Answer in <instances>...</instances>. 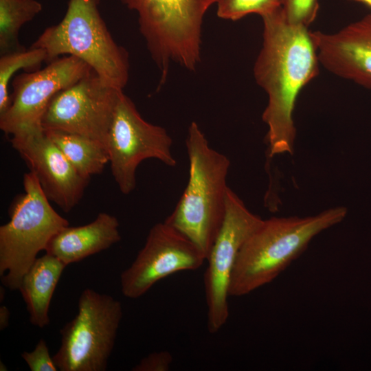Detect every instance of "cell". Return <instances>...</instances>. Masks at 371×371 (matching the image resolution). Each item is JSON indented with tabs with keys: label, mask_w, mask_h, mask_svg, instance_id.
Segmentation results:
<instances>
[{
	"label": "cell",
	"mask_w": 371,
	"mask_h": 371,
	"mask_svg": "<svg viewBox=\"0 0 371 371\" xmlns=\"http://www.w3.org/2000/svg\"><path fill=\"white\" fill-rule=\"evenodd\" d=\"M262 19V44L254 74L268 97L262 118L268 127L269 154H293L297 98L319 74V63L308 27L289 23L281 7Z\"/></svg>",
	"instance_id": "1"
},
{
	"label": "cell",
	"mask_w": 371,
	"mask_h": 371,
	"mask_svg": "<svg viewBox=\"0 0 371 371\" xmlns=\"http://www.w3.org/2000/svg\"><path fill=\"white\" fill-rule=\"evenodd\" d=\"M344 207L306 217L264 220L241 247L231 276L229 296L240 297L273 281L317 234L342 221Z\"/></svg>",
	"instance_id": "2"
},
{
	"label": "cell",
	"mask_w": 371,
	"mask_h": 371,
	"mask_svg": "<svg viewBox=\"0 0 371 371\" xmlns=\"http://www.w3.org/2000/svg\"><path fill=\"white\" fill-rule=\"evenodd\" d=\"M186 146L189 159L188 184L164 222L191 240L207 259L225 216L230 161L210 147L195 122L188 127Z\"/></svg>",
	"instance_id": "3"
},
{
	"label": "cell",
	"mask_w": 371,
	"mask_h": 371,
	"mask_svg": "<svg viewBox=\"0 0 371 371\" xmlns=\"http://www.w3.org/2000/svg\"><path fill=\"white\" fill-rule=\"evenodd\" d=\"M100 0H68L58 24L47 27L30 47L42 48L49 63L74 56L87 63L106 84L122 89L129 77L127 52L112 37L99 11Z\"/></svg>",
	"instance_id": "4"
},
{
	"label": "cell",
	"mask_w": 371,
	"mask_h": 371,
	"mask_svg": "<svg viewBox=\"0 0 371 371\" xmlns=\"http://www.w3.org/2000/svg\"><path fill=\"white\" fill-rule=\"evenodd\" d=\"M137 14L139 30L166 79L172 62L194 71L201 60L204 16L216 0H121Z\"/></svg>",
	"instance_id": "5"
},
{
	"label": "cell",
	"mask_w": 371,
	"mask_h": 371,
	"mask_svg": "<svg viewBox=\"0 0 371 371\" xmlns=\"http://www.w3.org/2000/svg\"><path fill=\"white\" fill-rule=\"evenodd\" d=\"M25 192L15 201L10 220L0 227V276L3 285L19 290L37 254L69 222L52 207L36 175L23 176Z\"/></svg>",
	"instance_id": "6"
},
{
	"label": "cell",
	"mask_w": 371,
	"mask_h": 371,
	"mask_svg": "<svg viewBox=\"0 0 371 371\" xmlns=\"http://www.w3.org/2000/svg\"><path fill=\"white\" fill-rule=\"evenodd\" d=\"M78 313L60 329L61 344L52 357L60 371H104L122 318L113 297L86 289Z\"/></svg>",
	"instance_id": "7"
},
{
	"label": "cell",
	"mask_w": 371,
	"mask_h": 371,
	"mask_svg": "<svg viewBox=\"0 0 371 371\" xmlns=\"http://www.w3.org/2000/svg\"><path fill=\"white\" fill-rule=\"evenodd\" d=\"M172 144L166 130L146 121L122 91L106 143L111 173L121 192L128 194L135 188L136 170L145 159H155L168 166H175Z\"/></svg>",
	"instance_id": "8"
},
{
	"label": "cell",
	"mask_w": 371,
	"mask_h": 371,
	"mask_svg": "<svg viewBox=\"0 0 371 371\" xmlns=\"http://www.w3.org/2000/svg\"><path fill=\"white\" fill-rule=\"evenodd\" d=\"M263 221L230 188H227L224 219L207 257L204 273L207 326L211 333H217L228 319L229 284L238 253Z\"/></svg>",
	"instance_id": "9"
},
{
	"label": "cell",
	"mask_w": 371,
	"mask_h": 371,
	"mask_svg": "<svg viewBox=\"0 0 371 371\" xmlns=\"http://www.w3.org/2000/svg\"><path fill=\"white\" fill-rule=\"evenodd\" d=\"M122 91L104 82L93 70L54 96L42 117V127L86 136L106 146Z\"/></svg>",
	"instance_id": "10"
},
{
	"label": "cell",
	"mask_w": 371,
	"mask_h": 371,
	"mask_svg": "<svg viewBox=\"0 0 371 371\" xmlns=\"http://www.w3.org/2000/svg\"><path fill=\"white\" fill-rule=\"evenodd\" d=\"M93 69L74 56L58 58L42 69L17 75L5 112L0 115V128L5 134L43 129L44 113L54 96L89 74Z\"/></svg>",
	"instance_id": "11"
},
{
	"label": "cell",
	"mask_w": 371,
	"mask_h": 371,
	"mask_svg": "<svg viewBox=\"0 0 371 371\" xmlns=\"http://www.w3.org/2000/svg\"><path fill=\"white\" fill-rule=\"evenodd\" d=\"M205 260L188 238L165 222L156 223L135 260L121 274L122 294L138 298L161 279L179 271L196 270Z\"/></svg>",
	"instance_id": "12"
},
{
	"label": "cell",
	"mask_w": 371,
	"mask_h": 371,
	"mask_svg": "<svg viewBox=\"0 0 371 371\" xmlns=\"http://www.w3.org/2000/svg\"><path fill=\"white\" fill-rule=\"evenodd\" d=\"M11 143L37 177L47 199L69 212L82 197L89 180L77 172L44 129L14 134Z\"/></svg>",
	"instance_id": "13"
},
{
	"label": "cell",
	"mask_w": 371,
	"mask_h": 371,
	"mask_svg": "<svg viewBox=\"0 0 371 371\" xmlns=\"http://www.w3.org/2000/svg\"><path fill=\"white\" fill-rule=\"evenodd\" d=\"M319 64L371 89V13L335 33L311 32Z\"/></svg>",
	"instance_id": "14"
},
{
	"label": "cell",
	"mask_w": 371,
	"mask_h": 371,
	"mask_svg": "<svg viewBox=\"0 0 371 371\" xmlns=\"http://www.w3.org/2000/svg\"><path fill=\"white\" fill-rule=\"evenodd\" d=\"M117 218L100 212L91 223L63 228L49 242L45 251L66 265L109 249L121 239Z\"/></svg>",
	"instance_id": "15"
},
{
	"label": "cell",
	"mask_w": 371,
	"mask_h": 371,
	"mask_svg": "<svg viewBox=\"0 0 371 371\" xmlns=\"http://www.w3.org/2000/svg\"><path fill=\"white\" fill-rule=\"evenodd\" d=\"M66 266L56 257L46 253L36 259L23 277L19 290L32 325L44 328L49 324L50 302Z\"/></svg>",
	"instance_id": "16"
},
{
	"label": "cell",
	"mask_w": 371,
	"mask_h": 371,
	"mask_svg": "<svg viewBox=\"0 0 371 371\" xmlns=\"http://www.w3.org/2000/svg\"><path fill=\"white\" fill-rule=\"evenodd\" d=\"M44 131L77 172L88 180L101 173L109 162L106 146L100 142L62 131Z\"/></svg>",
	"instance_id": "17"
},
{
	"label": "cell",
	"mask_w": 371,
	"mask_h": 371,
	"mask_svg": "<svg viewBox=\"0 0 371 371\" xmlns=\"http://www.w3.org/2000/svg\"><path fill=\"white\" fill-rule=\"evenodd\" d=\"M42 10L36 0H0L1 55L25 49L19 41V30Z\"/></svg>",
	"instance_id": "18"
},
{
	"label": "cell",
	"mask_w": 371,
	"mask_h": 371,
	"mask_svg": "<svg viewBox=\"0 0 371 371\" xmlns=\"http://www.w3.org/2000/svg\"><path fill=\"white\" fill-rule=\"evenodd\" d=\"M46 52L42 48H32L1 55L0 57V115L10 103L8 85L13 74L19 69H38L43 62H47Z\"/></svg>",
	"instance_id": "19"
},
{
	"label": "cell",
	"mask_w": 371,
	"mask_h": 371,
	"mask_svg": "<svg viewBox=\"0 0 371 371\" xmlns=\"http://www.w3.org/2000/svg\"><path fill=\"white\" fill-rule=\"evenodd\" d=\"M219 18L233 21L250 14L261 17L281 7L280 0H216Z\"/></svg>",
	"instance_id": "20"
},
{
	"label": "cell",
	"mask_w": 371,
	"mask_h": 371,
	"mask_svg": "<svg viewBox=\"0 0 371 371\" xmlns=\"http://www.w3.org/2000/svg\"><path fill=\"white\" fill-rule=\"evenodd\" d=\"M287 21L308 27L317 17L319 5L317 0H280Z\"/></svg>",
	"instance_id": "21"
},
{
	"label": "cell",
	"mask_w": 371,
	"mask_h": 371,
	"mask_svg": "<svg viewBox=\"0 0 371 371\" xmlns=\"http://www.w3.org/2000/svg\"><path fill=\"white\" fill-rule=\"evenodd\" d=\"M21 357L32 371H57L53 357L50 356L48 346L43 339H41L31 352L25 351Z\"/></svg>",
	"instance_id": "22"
},
{
	"label": "cell",
	"mask_w": 371,
	"mask_h": 371,
	"mask_svg": "<svg viewBox=\"0 0 371 371\" xmlns=\"http://www.w3.org/2000/svg\"><path fill=\"white\" fill-rule=\"evenodd\" d=\"M173 361L171 353L166 350L153 352L142 358L133 371H168Z\"/></svg>",
	"instance_id": "23"
},
{
	"label": "cell",
	"mask_w": 371,
	"mask_h": 371,
	"mask_svg": "<svg viewBox=\"0 0 371 371\" xmlns=\"http://www.w3.org/2000/svg\"><path fill=\"white\" fill-rule=\"evenodd\" d=\"M10 313L5 306L0 307V330H3L9 326Z\"/></svg>",
	"instance_id": "24"
},
{
	"label": "cell",
	"mask_w": 371,
	"mask_h": 371,
	"mask_svg": "<svg viewBox=\"0 0 371 371\" xmlns=\"http://www.w3.org/2000/svg\"><path fill=\"white\" fill-rule=\"evenodd\" d=\"M348 1L360 3L368 7L369 8H371V0H348Z\"/></svg>",
	"instance_id": "25"
},
{
	"label": "cell",
	"mask_w": 371,
	"mask_h": 371,
	"mask_svg": "<svg viewBox=\"0 0 371 371\" xmlns=\"http://www.w3.org/2000/svg\"><path fill=\"white\" fill-rule=\"evenodd\" d=\"M0 370L1 371H5L8 370L7 367L5 366V364L3 362H0Z\"/></svg>",
	"instance_id": "26"
}]
</instances>
